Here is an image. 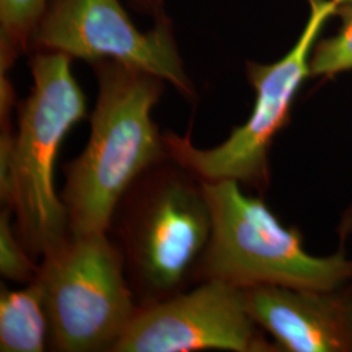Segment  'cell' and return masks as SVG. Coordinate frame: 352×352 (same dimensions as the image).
<instances>
[{
    "label": "cell",
    "instance_id": "cell-1",
    "mask_svg": "<svg viewBox=\"0 0 352 352\" xmlns=\"http://www.w3.org/2000/svg\"><path fill=\"white\" fill-rule=\"evenodd\" d=\"M97 72L88 145L68 166L63 190L72 236L106 234L126 189L166 148L151 119L162 80L113 60H101Z\"/></svg>",
    "mask_w": 352,
    "mask_h": 352
},
{
    "label": "cell",
    "instance_id": "cell-2",
    "mask_svg": "<svg viewBox=\"0 0 352 352\" xmlns=\"http://www.w3.org/2000/svg\"><path fill=\"white\" fill-rule=\"evenodd\" d=\"M71 56L41 51L32 60L33 89L20 110L14 136L0 141V193L16 210L32 251L49 256L67 241L68 213L54 188V170L65 135L87 115Z\"/></svg>",
    "mask_w": 352,
    "mask_h": 352
},
{
    "label": "cell",
    "instance_id": "cell-3",
    "mask_svg": "<svg viewBox=\"0 0 352 352\" xmlns=\"http://www.w3.org/2000/svg\"><path fill=\"white\" fill-rule=\"evenodd\" d=\"M212 214L204 272L240 289L261 286L333 289L352 283L346 241L330 256L304 250L300 231L285 227L263 200L245 195L238 182H205Z\"/></svg>",
    "mask_w": 352,
    "mask_h": 352
},
{
    "label": "cell",
    "instance_id": "cell-4",
    "mask_svg": "<svg viewBox=\"0 0 352 352\" xmlns=\"http://www.w3.org/2000/svg\"><path fill=\"white\" fill-rule=\"evenodd\" d=\"M308 1L311 14L295 46L276 63L247 64V76L256 98L243 126L235 128L227 140L212 149H200L188 138H164L166 149L184 168L205 182L234 180L254 188L267 187L273 141L287 126L294 100L304 80L311 76L316 39L338 8L333 0Z\"/></svg>",
    "mask_w": 352,
    "mask_h": 352
},
{
    "label": "cell",
    "instance_id": "cell-5",
    "mask_svg": "<svg viewBox=\"0 0 352 352\" xmlns=\"http://www.w3.org/2000/svg\"><path fill=\"white\" fill-rule=\"evenodd\" d=\"M37 279L62 351L113 349L138 314L120 254L104 234L72 236L46 256Z\"/></svg>",
    "mask_w": 352,
    "mask_h": 352
},
{
    "label": "cell",
    "instance_id": "cell-6",
    "mask_svg": "<svg viewBox=\"0 0 352 352\" xmlns=\"http://www.w3.org/2000/svg\"><path fill=\"white\" fill-rule=\"evenodd\" d=\"M32 45L91 62L110 59L168 81L183 94L193 96L171 23L164 16L151 30L141 32L119 0H52Z\"/></svg>",
    "mask_w": 352,
    "mask_h": 352
},
{
    "label": "cell",
    "instance_id": "cell-7",
    "mask_svg": "<svg viewBox=\"0 0 352 352\" xmlns=\"http://www.w3.org/2000/svg\"><path fill=\"white\" fill-rule=\"evenodd\" d=\"M118 352L280 351L253 320L244 289L209 279L192 292L138 312L113 344Z\"/></svg>",
    "mask_w": 352,
    "mask_h": 352
},
{
    "label": "cell",
    "instance_id": "cell-8",
    "mask_svg": "<svg viewBox=\"0 0 352 352\" xmlns=\"http://www.w3.org/2000/svg\"><path fill=\"white\" fill-rule=\"evenodd\" d=\"M244 298L280 351L352 352V283L333 289L261 286L244 289Z\"/></svg>",
    "mask_w": 352,
    "mask_h": 352
},
{
    "label": "cell",
    "instance_id": "cell-9",
    "mask_svg": "<svg viewBox=\"0 0 352 352\" xmlns=\"http://www.w3.org/2000/svg\"><path fill=\"white\" fill-rule=\"evenodd\" d=\"M212 214L204 190L171 183L157 195L140 227L136 257L141 276L153 289L177 286L206 248Z\"/></svg>",
    "mask_w": 352,
    "mask_h": 352
},
{
    "label": "cell",
    "instance_id": "cell-10",
    "mask_svg": "<svg viewBox=\"0 0 352 352\" xmlns=\"http://www.w3.org/2000/svg\"><path fill=\"white\" fill-rule=\"evenodd\" d=\"M49 327L45 292L38 279L28 289L1 291L0 351H43Z\"/></svg>",
    "mask_w": 352,
    "mask_h": 352
},
{
    "label": "cell",
    "instance_id": "cell-11",
    "mask_svg": "<svg viewBox=\"0 0 352 352\" xmlns=\"http://www.w3.org/2000/svg\"><path fill=\"white\" fill-rule=\"evenodd\" d=\"M47 0H0V72L4 74L28 49Z\"/></svg>",
    "mask_w": 352,
    "mask_h": 352
},
{
    "label": "cell",
    "instance_id": "cell-12",
    "mask_svg": "<svg viewBox=\"0 0 352 352\" xmlns=\"http://www.w3.org/2000/svg\"><path fill=\"white\" fill-rule=\"evenodd\" d=\"M342 26L333 37L316 43L311 56V76L333 77L352 69V3L337 8Z\"/></svg>",
    "mask_w": 352,
    "mask_h": 352
},
{
    "label": "cell",
    "instance_id": "cell-13",
    "mask_svg": "<svg viewBox=\"0 0 352 352\" xmlns=\"http://www.w3.org/2000/svg\"><path fill=\"white\" fill-rule=\"evenodd\" d=\"M0 272L12 280H25L33 273V265L13 234L8 209L0 218Z\"/></svg>",
    "mask_w": 352,
    "mask_h": 352
},
{
    "label": "cell",
    "instance_id": "cell-14",
    "mask_svg": "<svg viewBox=\"0 0 352 352\" xmlns=\"http://www.w3.org/2000/svg\"><path fill=\"white\" fill-rule=\"evenodd\" d=\"M133 3L142 12L151 13L158 19L164 16L162 12V0H133Z\"/></svg>",
    "mask_w": 352,
    "mask_h": 352
},
{
    "label": "cell",
    "instance_id": "cell-15",
    "mask_svg": "<svg viewBox=\"0 0 352 352\" xmlns=\"http://www.w3.org/2000/svg\"><path fill=\"white\" fill-rule=\"evenodd\" d=\"M340 241H347V238L352 234V204L351 206L343 213L338 228Z\"/></svg>",
    "mask_w": 352,
    "mask_h": 352
},
{
    "label": "cell",
    "instance_id": "cell-16",
    "mask_svg": "<svg viewBox=\"0 0 352 352\" xmlns=\"http://www.w3.org/2000/svg\"><path fill=\"white\" fill-rule=\"evenodd\" d=\"M338 7L340 6H343V4H350V3H352V0H333Z\"/></svg>",
    "mask_w": 352,
    "mask_h": 352
}]
</instances>
